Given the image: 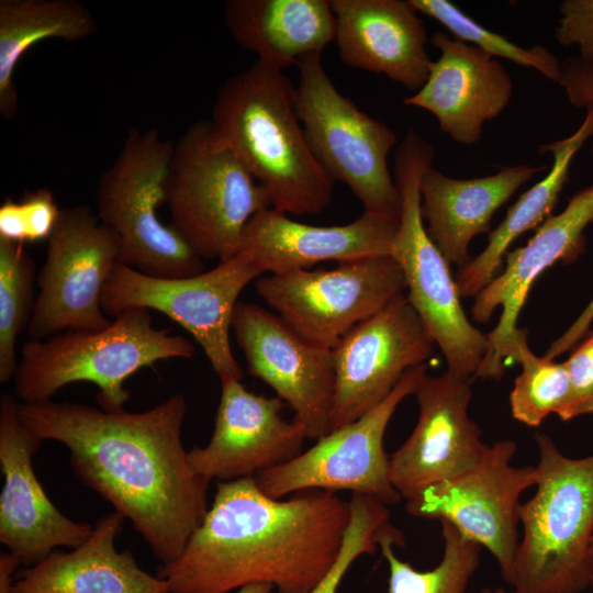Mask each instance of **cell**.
<instances>
[{
	"instance_id": "obj_1",
	"label": "cell",
	"mask_w": 593,
	"mask_h": 593,
	"mask_svg": "<svg viewBox=\"0 0 593 593\" xmlns=\"http://www.w3.org/2000/svg\"><path fill=\"white\" fill-rule=\"evenodd\" d=\"M186 412L180 393L134 413L18 402L23 424L67 447L78 479L131 521L160 563L178 558L209 510L210 481L191 469L182 443Z\"/></svg>"
},
{
	"instance_id": "obj_2",
	"label": "cell",
	"mask_w": 593,
	"mask_h": 593,
	"mask_svg": "<svg viewBox=\"0 0 593 593\" xmlns=\"http://www.w3.org/2000/svg\"><path fill=\"white\" fill-rule=\"evenodd\" d=\"M350 502L304 490L272 499L254 477L221 481L211 506L174 561L156 575L170 593H230L254 583L309 593L340 552Z\"/></svg>"
},
{
	"instance_id": "obj_3",
	"label": "cell",
	"mask_w": 593,
	"mask_h": 593,
	"mask_svg": "<svg viewBox=\"0 0 593 593\" xmlns=\"http://www.w3.org/2000/svg\"><path fill=\"white\" fill-rule=\"evenodd\" d=\"M211 122L227 141L271 208L286 214L322 212L335 180L318 164L294 107L283 70L257 59L219 89Z\"/></svg>"
},
{
	"instance_id": "obj_4",
	"label": "cell",
	"mask_w": 593,
	"mask_h": 593,
	"mask_svg": "<svg viewBox=\"0 0 593 593\" xmlns=\"http://www.w3.org/2000/svg\"><path fill=\"white\" fill-rule=\"evenodd\" d=\"M195 349L181 335L153 326L150 310L130 307L99 331H67L29 339L13 378L22 403L51 400L63 387L86 381L98 387L102 410L119 412L130 399L124 382L136 371L171 358L190 359Z\"/></svg>"
},
{
	"instance_id": "obj_5",
	"label": "cell",
	"mask_w": 593,
	"mask_h": 593,
	"mask_svg": "<svg viewBox=\"0 0 593 593\" xmlns=\"http://www.w3.org/2000/svg\"><path fill=\"white\" fill-rule=\"evenodd\" d=\"M535 441L536 492L519 506L512 592L580 593L590 586L593 454L570 458L544 433Z\"/></svg>"
},
{
	"instance_id": "obj_6",
	"label": "cell",
	"mask_w": 593,
	"mask_h": 593,
	"mask_svg": "<svg viewBox=\"0 0 593 593\" xmlns=\"http://www.w3.org/2000/svg\"><path fill=\"white\" fill-rule=\"evenodd\" d=\"M433 159L432 144L409 128L394 156L401 211L390 256L399 264L406 298L441 350L447 369L475 378L488 336L469 321L450 264L428 236L422 215L421 180Z\"/></svg>"
},
{
	"instance_id": "obj_7",
	"label": "cell",
	"mask_w": 593,
	"mask_h": 593,
	"mask_svg": "<svg viewBox=\"0 0 593 593\" xmlns=\"http://www.w3.org/2000/svg\"><path fill=\"white\" fill-rule=\"evenodd\" d=\"M166 203L171 225L194 251L220 261L237 255L247 223L271 208L211 120L191 124L175 145Z\"/></svg>"
},
{
	"instance_id": "obj_8",
	"label": "cell",
	"mask_w": 593,
	"mask_h": 593,
	"mask_svg": "<svg viewBox=\"0 0 593 593\" xmlns=\"http://www.w3.org/2000/svg\"><path fill=\"white\" fill-rule=\"evenodd\" d=\"M174 147L156 128L131 127L96 190L98 217L120 238L121 264L155 278L204 271L203 259L157 213L167 202Z\"/></svg>"
},
{
	"instance_id": "obj_9",
	"label": "cell",
	"mask_w": 593,
	"mask_h": 593,
	"mask_svg": "<svg viewBox=\"0 0 593 593\" xmlns=\"http://www.w3.org/2000/svg\"><path fill=\"white\" fill-rule=\"evenodd\" d=\"M296 67L294 107L314 157L335 181L349 187L365 212L399 222L401 199L388 166L396 134L336 89L322 54L304 56Z\"/></svg>"
},
{
	"instance_id": "obj_10",
	"label": "cell",
	"mask_w": 593,
	"mask_h": 593,
	"mask_svg": "<svg viewBox=\"0 0 593 593\" xmlns=\"http://www.w3.org/2000/svg\"><path fill=\"white\" fill-rule=\"evenodd\" d=\"M261 276L239 255L183 278H155L120 262L104 287L101 305L114 317L130 307L167 315L191 334L220 381L240 380L230 343L232 317L240 292Z\"/></svg>"
},
{
	"instance_id": "obj_11",
	"label": "cell",
	"mask_w": 593,
	"mask_h": 593,
	"mask_svg": "<svg viewBox=\"0 0 593 593\" xmlns=\"http://www.w3.org/2000/svg\"><path fill=\"white\" fill-rule=\"evenodd\" d=\"M256 291L306 342L333 350L354 327L404 294L406 283L388 255L331 270L262 275Z\"/></svg>"
},
{
	"instance_id": "obj_12",
	"label": "cell",
	"mask_w": 593,
	"mask_h": 593,
	"mask_svg": "<svg viewBox=\"0 0 593 593\" xmlns=\"http://www.w3.org/2000/svg\"><path fill=\"white\" fill-rule=\"evenodd\" d=\"M120 255L116 233L87 206L61 209L37 275L38 293L26 331L29 338L108 327L112 321L102 310L101 298L121 262Z\"/></svg>"
},
{
	"instance_id": "obj_13",
	"label": "cell",
	"mask_w": 593,
	"mask_h": 593,
	"mask_svg": "<svg viewBox=\"0 0 593 593\" xmlns=\"http://www.w3.org/2000/svg\"><path fill=\"white\" fill-rule=\"evenodd\" d=\"M426 373V363L410 369L370 412L328 433L294 459L257 473L259 489L272 499L315 489L360 493L387 505L399 503L402 497L390 480L383 438L396 407L415 393Z\"/></svg>"
},
{
	"instance_id": "obj_14",
	"label": "cell",
	"mask_w": 593,
	"mask_h": 593,
	"mask_svg": "<svg viewBox=\"0 0 593 593\" xmlns=\"http://www.w3.org/2000/svg\"><path fill=\"white\" fill-rule=\"evenodd\" d=\"M516 450L510 439L488 445L474 468L427 488L405 505L411 516L446 521L489 550L510 585L519 542L521 496L537 480L535 466L512 465Z\"/></svg>"
},
{
	"instance_id": "obj_15",
	"label": "cell",
	"mask_w": 593,
	"mask_h": 593,
	"mask_svg": "<svg viewBox=\"0 0 593 593\" xmlns=\"http://www.w3.org/2000/svg\"><path fill=\"white\" fill-rule=\"evenodd\" d=\"M593 223V184L574 193L564 209L549 216L525 246L507 251L501 272L474 298L471 316L486 324L496 309L502 313L486 334L488 350L475 377L500 379L516 362L517 347L527 338L518 328L521 311L536 279L557 262L572 264L584 253L585 228Z\"/></svg>"
},
{
	"instance_id": "obj_16",
	"label": "cell",
	"mask_w": 593,
	"mask_h": 593,
	"mask_svg": "<svg viewBox=\"0 0 593 593\" xmlns=\"http://www.w3.org/2000/svg\"><path fill=\"white\" fill-rule=\"evenodd\" d=\"M434 345L405 293L354 327L333 349L335 392L328 433L378 406L410 369L430 358Z\"/></svg>"
},
{
	"instance_id": "obj_17",
	"label": "cell",
	"mask_w": 593,
	"mask_h": 593,
	"mask_svg": "<svg viewBox=\"0 0 593 593\" xmlns=\"http://www.w3.org/2000/svg\"><path fill=\"white\" fill-rule=\"evenodd\" d=\"M232 329L249 374L290 405L309 439L327 435L335 392L333 350L306 342L278 314L255 303H236Z\"/></svg>"
},
{
	"instance_id": "obj_18",
	"label": "cell",
	"mask_w": 593,
	"mask_h": 593,
	"mask_svg": "<svg viewBox=\"0 0 593 593\" xmlns=\"http://www.w3.org/2000/svg\"><path fill=\"white\" fill-rule=\"evenodd\" d=\"M472 380L448 369L422 379L414 393L418 404L416 425L389 460L391 483L402 499L413 500L480 462L488 445L468 414Z\"/></svg>"
},
{
	"instance_id": "obj_19",
	"label": "cell",
	"mask_w": 593,
	"mask_h": 593,
	"mask_svg": "<svg viewBox=\"0 0 593 593\" xmlns=\"http://www.w3.org/2000/svg\"><path fill=\"white\" fill-rule=\"evenodd\" d=\"M42 440L21 421L18 402L0 398V542L24 567L44 560L58 547L76 548L93 529L64 515L46 495L33 469Z\"/></svg>"
},
{
	"instance_id": "obj_20",
	"label": "cell",
	"mask_w": 593,
	"mask_h": 593,
	"mask_svg": "<svg viewBox=\"0 0 593 593\" xmlns=\"http://www.w3.org/2000/svg\"><path fill=\"white\" fill-rule=\"evenodd\" d=\"M221 382L210 441L188 451L191 469L209 481H232L286 463L307 439L303 427L282 416L283 401L248 391L238 379Z\"/></svg>"
},
{
	"instance_id": "obj_21",
	"label": "cell",
	"mask_w": 593,
	"mask_h": 593,
	"mask_svg": "<svg viewBox=\"0 0 593 593\" xmlns=\"http://www.w3.org/2000/svg\"><path fill=\"white\" fill-rule=\"evenodd\" d=\"M430 42L439 57L423 87L403 103L432 113L454 142L474 145L484 124L508 105L512 77L497 58L445 32L434 33Z\"/></svg>"
},
{
	"instance_id": "obj_22",
	"label": "cell",
	"mask_w": 593,
	"mask_h": 593,
	"mask_svg": "<svg viewBox=\"0 0 593 593\" xmlns=\"http://www.w3.org/2000/svg\"><path fill=\"white\" fill-rule=\"evenodd\" d=\"M396 227L398 222L365 211L344 225L315 226L269 208L247 223L237 255L261 275L309 269L328 260L388 256Z\"/></svg>"
},
{
	"instance_id": "obj_23",
	"label": "cell",
	"mask_w": 593,
	"mask_h": 593,
	"mask_svg": "<svg viewBox=\"0 0 593 593\" xmlns=\"http://www.w3.org/2000/svg\"><path fill=\"white\" fill-rule=\"evenodd\" d=\"M340 60L384 75L416 92L426 82L428 37L418 12L403 0H331Z\"/></svg>"
},
{
	"instance_id": "obj_24",
	"label": "cell",
	"mask_w": 593,
	"mask_h": 593,
	"mask_svg": "<svg viewBox=\"0 0 593 593\" xmlns=\"http://www.w3.org/2000/svg\"><path fill=\"white\" fill-rule=\"evenodd\" d=\"M545 166H504L493 175L458 179L433 166L421 180L422 215L428 236L449 264L459 268L471 256L469 245L489 233L494 213Z\"/></svg>"
},
{
	"instance_id": "obj_25",
	"label": "cell",
	"mask_w": 593,
	"mask_h": 593,
	"mask_svg": "<svg viewBox=\"0 0 593 593\" xmlns=\"http://www.w3.org/2000/svg\"><path fill=\"white\" fill-rule=\"evenodd\" d=\"M124 519L115 511L101 516L79 546L55 550L19 573L10 593H170L168 582L142 569L130 550H116Z\"/></svg>"
},
{
	"instance_id": "obj_26",
	"label": "cell",
	"mask_w": 593,
	"mask_h": 593,
	"mask_svg": "<svg viewBox=\"0 0 593 593\" xmlns=\"http://www.w3.org/2000/svg\"><path fill=\"white\" fill-rule=\"evenodd\" d=\"M224 23L240 47L282 70L322 54L336 35L328 0H228Z\"/></svg>"
},
{
	"instance_id": "obj_27",
	"label": "cell",
	"mask_w": 593,
	"mask_h": 593,
	"mask_svg": "<svg viewBox=\"0 0 593 593\" xmlns=\"http://www.w3.org/2000/svg\"><path fill=\"white\" fill-rule=\"evenodd\" d=\"M592 137L593 108L585 111L572 134L540 145L539 154L552 157L550 170L507 209L502 222L490 231L484 249L459 268L455 281L460 298H475L499 275L511 244L526 231L537 230L551 216L569 180L574 156Z\"/></svg>"
},
{
	"instance_id": "obj_28",
	"label": "cell",
	"mask_w": 593,
	"mask_h": 593,
	"mask_svg": "<svg viewBox=\"0 0 593 593\" xmlns=\"http://www.w3.org/2000/svg\"><path fill=\"white\" fill-rule=\"evenodd\" d=\"M98 31L92 12L76 0L0 1V113L15 118L19 96L13 81L23 55L36 43L85 40Z\"/></svg>"
},
{
	"instance_id": "obj_29",
	"label": "cell",
	"mask_w": 593,
	"mask_h": 593,
	"mask_svg": "<svg viewBox=\"0 0 593 593\" xmlns=\"http://www.w3.org/2000/svg\"><path fill=\"white\" fill-rule=\"evenodd\" d=\"M444 539L440 562L419 571L401 560L393 547H404L405 538L385 537L379 542L389 566L388 593H465L480 564L482 547L463 536L454 525L439 521Z\"/></svg>"
},
{
	"instance_id": "obj_30",
	"label": "cell",
	"mask_w": 593,
	"mask_h": 593,
	"mask_svg": "<svg viewBox=\"0 0 593 593\" xmlns=\"http://www.w3.org/2000/svg\"><path fill=\"white\" fill-rule=\"evenodd\" d=\"M36 266L24 244L0 237V382L14 378L15 343L27 331L35 298Z\"/></svg>"
},
{
	"instance_id": "obj_31",
	"label": "cell",
	"mask_w": 593,
	"mask_h": 593,
	"mask_svg": "<svg viewBox=\"0 0 593 593\" xmlns=\"http://www.w3.org/2000/svg\"><path fill=\"white\" fill-rule=\"evenodd\" d=\"M418 12L439 22L452 37L478 47L494 58H504L522 67L537 70L559 83L561 61L542 45L523 47L510 38L485 29L448 0H409Z\"/></svg>"
},
{
	"instance_id": "obj_32",
	"label": "cell",
	"mask_w": 593,
	"mask_h": 593,
	"mask_svg": "<svg viewBox=\"0 0 593 593\" xmlns=\"http://www.w3.org/2000/svg\"><path fill=\"white\" fill-rule=\"evenodd\" d=\"M516 362L522 371L510 393L511 413L517 422L537 427L564 406L570 390L568 371L564 362L535 355L527 338L518 344Z\"/></svg>"
},
{
	"instance_id": "obj_33",
	"label": "cell",
	"mask_w": 593,
	"mask_h": 593,
	"mask_svg": "<svg viewBox=\"0 0 593 593\" xmlns=\"http://www.w3.org/2000/svg\"><path fill=\"white\" fill-rule=\"evenodd\" d=\"M350 521L334 566L309 593H337L351 564L363 555H373L385 537H404L390 521L388 505L380 500L353 493ZM272 593H276L275 591Z\"/></svg>"
},
{
	"instance_id": "obj_34",
	"label": "cell",
	"mask_w": 593,
	"mask_h": 593,
	"mask_svg": "<svg viewBox=\"0 0 593 593\" xmlns=\"http://www.w3.org/2000/svg\"><path fill=\"white\" fill-rule=\"evenodd\" d=\"M60 211L53 193L44 188L20 201L7 199L0 205V237L19 244L48 240Z\"/></svg>"
},
{
	"instance_id": "obj_35",
	"label": "cell",
	"mask_w": 593,
	"mask_h": 593,
	"mask_svg": "<svg viewBox=\"0 0 593 593\" xmlns=\"http://www.w3.org/2000/svg\"><path fill=\"white\" fill-rule=\"evenodd\" d=\"M564 362L570 390L567 402L557 415L568 422L578 416L593 414V331L572 349Z\"/></svg>"
},
{
	"instance_id": "obj_36",
	"label": "cell",
	"mask_w": 593,
	"mask_h": 593,
	"mask_svg": "<svg viewBox=\"0 0 593 593\" xmlns=\"http://www.w3.org/2000/svg\"><path fill=\"white\" fill-rule=\"evenodd\" d=\"M558 9L557 43L577 47L581 58H593V0H563Z\"/></svg>"
},
{
	"instance_id": "obj_37",
	"label": "cell",
	"mask_w": 593,
	"mask_h": 593,
	"mask_svg": "<svg viewBox=\"0 0 593 593\" xmlns=\"http://www.w3.org/2000/svg\"><path fill=\"white\" fill-rule=\"evenodd\" d=\"M559 85L571 105L585 111L593 108V58L571 56L563 59ZM590 154L593 160V141Z\"/></svg>"
},
{
	"instance_id": "obj_38",
	"label": "cell",
	"mask_w": 593,
	"mask_h": 593,
	"mask_svg": "<svg viewBox=\"0 0 593 593\" xmlns=\"http://www.w3.org/2000/svg\"><path fill=\"white\" fill-rule=\"evenodd\" d=\"M593 322V298L573 323L547 349L545 357L555 359L570 351L590 332Z\"/></svg>"
},
{
	"instance_id": "obj_39",
	"label": "cell",
	"mask_w": 593,
	"mask_h": 593,
	"mask_svg": "<svg viewBox=\"0 0 593 593\" xmlns=\"http://www.w3.org/2000/svg\"><path fill=\"white\" fill-rule=\"evenodd\" d=\"M273 591L275 589L271 584L254 583V584L243 586L230 593H272Z\"/></svg>"
},
{
	"instance_id": "obj_40",
	"label": "cell",
	"mask_w": 593,
	"mask_h": 593,
	"mask_svg": "<svg viewBox=\"0 0 593 593\" xmlns=\"http://www.w3.org/2000/svg\"><path fill=\"white\" fill-rule=\"evenodd\" d=\"M589 566H590V586L593 589V537H592L591 546H590Z\"/></svg>"
},
{
	"instance_id": "obj_41",
	"label": "cell",
	"mask_w": 593,
	"mask_h": 593,
	"mask_svg": "<svg viewBox=\"0 0 593 593\" xmlns=\"http://www.w3.org/2000/svg\"><path fill=\"white\" fill-rule=\"evenodd\" d=\"M479 593H507V592L502 588H496V589L484 588Z\"/></svg>"
}]
</instances>
